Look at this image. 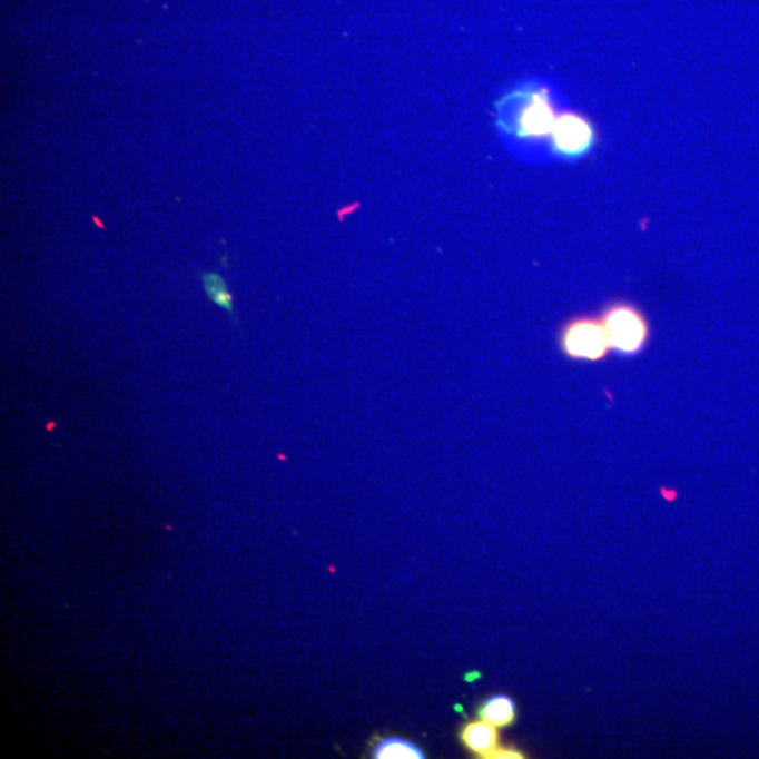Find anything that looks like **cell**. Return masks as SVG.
I'll return each instance as SVG.
<instances>
[{
	"label": "cell",
	"mask_w": 759,
	"mask_h": 759,
	"mask_svg": "<svg viewBox=\"0 0 759 759\" xmlns=\"http://www.w3.org/2000/svg\"><path fill=\"white\" fill-rule=\"evenodd\" d=\"M554 151L564 158H579L590 151L595 141V131L590 121L576 114L558 117L553 127Z\"/></svg>",
	"instance_id": "3957f363"
},
{
	"label": "cell",
	"mask_w": 759,
	"mask_h": 759,
	"mask_svg": "<svg viewBox=\"0 0 759 759\" xmlns=\"http://www.w3.org/2000/svg\"><path fill=\"white\" fill-rule=\"evenodd\" d=\"M374 757L378 759H421L425 756L413 742L390 739L379 742L376 751H374Z\"/></svg>",
	"instance_id": "ba28073f"
},
{
	"label": "cell",
	"mask_w": 759,
	"mask_h": 759,
	"mask_svg": "<svg viewBox=\"0 0 759 759\" xmlns=\"http://www.w3.org/2000/svg\"><path fill=\"white\" fill-rule=\"evenodd\" d=\"M559 346L563 355L573 361L600 362L611 352L601 317L591 315L566 321L560 329Z\"/></svg>",
	"instance_id": "7a4b0ae2"
},
{
	"label": "cell",
	"mask_w": 759,
	"mask_h": 759,
	"mask_svg": "<svg viewBox=\"0 0 759 759\" xmlns=\"http://www.w3.org/2000/svg\"><path fill=\"white\" fill-rule=\"evenodd\" d=\"M515 703L507 697L490 699L480 710V718L485 720L486 723L495 726L496 729L510 726L515 720Z\"/></svg>",
	"instance_id": "8992f818"
},
{
	"label": "cell",
	"mask_w": 759,
	"mask_h": 759,
	"mask_svg": "<svg viewBox=\"0 0 759 759\" xmlns=\"http://www.w3.org/2000/svg\"><path fill=\"white\" fill-rule=\"evenodd\" d=\"M462 740L470 751L480 757L489 758L490 753L499 747V729L486 723L485 720L473 721L463 729Z\"/></svg>",
	"instance_id": "5b68a950"
},
{
	"label": "cell",
	"mask_w": 759,
	"mask_h": 759,
	"mask_svg": "<svg viewBox=\"0 0 759 759\" xmlns=\"http://www.w3.org/2000/svg\"><path fill=\"white\" fill-rule=\"evenodd\" d=\"M489 758H495V759H521L523 756H521L520 752L515 750H511V748H500L496 747L493 752L490 753Z\"/></svg>",
	"instance_id": "9c48e42d"
},
{
	"label": "cell",
	"mask_w": 759,
	"mask_h": 759,
	"mask_svg": "<svg viewBox=\"0 0 759 759\" xmlns=\"http://www.w3.org/2000/svg\"><path fill=\"white\" fill-rule=\"evenodd\" d=\"M203 288H205L206 296L216 304L217 307L224 309L229 315H234V297L229 293L226 280L221 275L213 274V272H205L201 274Z\"/></svg>",
	"instance_id": "52a82bcc"
},
{
	"label": "cell",
	"mask_w": 759,
	"mask_h": 759,
	"mask_svg": "<svg viewBox=\"0 0 759 759\" xmlns=\"http://www.w3.org/2000/svg\"><path fill=\"white\" fill-rule=\"evenodd\" d=\"M611 351L633 356L644 349L650 341V324L645 315L632 303L618 302L601 315Z\"/></svg>",
	"instance_id": "6da1fadb"
},
{
	"label": "cell",
	"mask_w": 759,
	"mask_h": 759,
	"mask_svg": "<svg viewBox=\"0 0 759 759\" xmlns=\"http://www.w3.org/2000/svg\"><path fill=\"white\" fill-rule=\"evenodd\" d=\"M558 120L546 90L539 89L529 93L516 116L515 131L525 138L550 136Z\"/></svg>",
	"instance_id": "277c9868"
}]
</instances>
